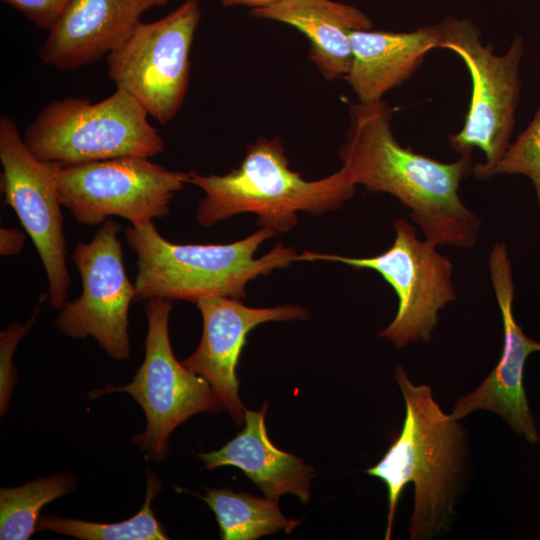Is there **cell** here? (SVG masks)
Masks as SVG:
<instances>
[{
    "label": "cell",
    "instance_id": "7402d4cb",
    "mask_svg": "<svg viewBox=\"0 0 540 540\" xmlns=\"http://www.w3.org/2000/svg\"><path fill=\"white\" fill-rule=\"evenodd\" d=\"M497 174L528 177L540 207V107L528 127L509 145L489 177Z\"/></svg>",
    "mask_w": 540,
    "mask_h": 540
},
{
    "label": "cell",
    "instance_id": "ac0fdd59",
    "mask_svg": "<svg viewBox=\"0 0 540 540\" xmlns=\"http://www.w3.org/2000/svg\"><path fill=\"white\" fill-rule=\"evenodd\" d=\"M252 14L303 33L310 44L309 59L327 80L346 77L352 64L351 33L372 27L362 11L332 0H280Z\"/></svg>",
    "mask_w": 540,
    "mask_h": 540
},
{
    "label": "cell",
    "instance_id": "4316f807",
    "mask_svg": "<svg viewBox=\"0 0 540 540\" xmlns=\"http://www.w3.org/2000/svg\"><path fill=\"white\" fill-rule=\"evenodd\" d=\"M170 0H142V5L144 11H147L148 9L155 7V6H163L167 4Z\"/></svg>",
    "mask_w": 540,
    "mask_h": 540
},
{
    "label": "cell",
    "instance_id": "277c9868",
    "mask_svg": "<svg viewBox=\"0 0 540 540\" xmlns=\"http://www.w3.org/2000/svg\"><path fill=\"white\" fill-rule=\"evenodd\" d=\"M276 234L265 227L228 244H176L152 220L131 225L125 237L137 256L134 302L149 299L197 302L206 297H246L247 284L260 275L297 262L291 246L278 243L256 258L259 246Z\"/></svg>",
    "mask_w": 540,
    "mask_h": 540
},
{
    "label": "cell",
    "instance_id": "44dd1931",
    "mask_svg": "<svg viewBox=\"0 0 540 540\" xmlns=\"http://www.w3.org/2000/svg\"><path fill=\"white\" fill-rule=\"evenodd\" d=\"M162 489L155 472L147 468L146 497L141 510L117 523H97L59 516H41L37 531L49 530L82 540H163L169 539L151 508V501Z\"/></svg>",
    "mask_w": 540,
    "mask_h": 540
},
{
    "label": "cell",
    "instance_id": "5bb4252c",
    "mask_svg": "<svg viewBox=\"0 0 540 540\" xmlns=\"http://www.w3.org/2000/svg\"><path fill=\"white\" fill-rule=\"evenodd\" d=\"M195 305L202 315V337L196 350L182 364L205 378L223 408L237 424H242L246 409L239 397L236 369L247 335L262 323L305 320L309 313L299 305L248 307L226 296L202 298Z\"/></svg>",
    "mask_w": 540,
    "mask_h": 540
},
{
    "label": "cell",
    "instance_id": "d6986e66",
    "mask_svg": "<svg viewBox=\"0 0 540 540\" xmlns=\"http://www.w3.org/2000/svg\"><path fill=\"white\" fill-rule=\"evenodd\" d=\"M202 499L216 516L222 540H255L283 530L290 533L300 520L286 518L278 501L246 492L223 488H205Z\"/></svg>",
    "mask_w": 540,
    "mask_h": 540
},
{
    "label": "cell",
    "instance_id": "7c38bea8",
    "mask_svg": "<svg viewBox=\"0 0 540 540\" xmlns=\"http://www.w3.org/2000/svg\"><path fill=\"white\" fill-rule=\"evenodd\" d=\"M120 230L119 223L108 219L90 242L75 246L71 258L81 275L82 293L65 304L53 325L74 339L93 337L111 358L125 360L135 287L126 274Z\"/></svg>",
    "mask_w": 540,
    "mask_h": 540
},
{
    "label": "cell",
    "instance_id": "ba28073f",
    "mask_svg": "<svg viewBox=\"0 0 540 540\" xmlns=\"http://www.w3.org/2000/svg\"><path fill=\"white\" fill-rule=\"evenodd\" d=\"M393 244L372 257H346L338 254L304 251L296 261L339 262L354 268L378 272L394 289L397 313L379 333L397 348L419 341L429 342L439 321L438 312L456 299L452 283L453 264L436 249L437 245L417 237V230L405 219L393 223Z\"/></svg>",
    "mask_w": 540,
    "mask_h": 540
},
{
    "label": "cell",
    "instance_id": "7a4b0ae2",
    "mask_svg": "<svg viewBox=\"0 0 540 540\" xmlns=\"http://www.w3.org/2000/svg\"><path fill=\"white\" fill-rule=\"evenodd\" d=\"M405 403L398 437L381 460L366 470L388 492L385 539L391 538L396 508L406 485L414 488L410 539L430 540L444 532L455 513L466 464L463 425L446 414L428 385H415L398 365L394 371Z\"/></svg>",
    "mask_w": 540,
    "mask_h": 540
},
{
    "label": "cell",
    "instance_id": "9a60e30c",
    "mask_svg": "<svg viewBox=\"0 0 540 540\" xmlns=\"http://www.w3.org/2000/svg\"><path fill=\"white\" fill-rule=\"evenodd\" d=\"M142 0H72L43 43L40 60L75 70L117 49L141 22Z\"/></svg>",
    "mask_w": 540,
    "mask_h": 540
},
{
    "label": "cell",
    "instance_id": "d4e9b609",
    "mask_svg": "<svg viewBox=\"0 0 540 540\" xmlns=\"http://www.w3.org/2000/svg\"><path fill=\"white\" fill-rule=\"evenodd\" d=\"M26 236L17 228H0V254L5 257L15 256L21 253Z\"/></svg>",
    "mask_w": 540,
    "mask_h": 540
},
{
    "label": "cell",
    "instance_id": "2e32d148",
    "mask_svg": "<svg viewBox=\"0 0 540 540\" xmlns=\"http://www.w3.org/2000/svg\"><path fill=\"white\" fill-rule=\"evenodd\" d=\"M352 64L346 80L362 104L377 103L402 85L432 49L440 48V26L411 32L356 30L350 35Z\"/></svg>",
    "mask_w": 540,
    "mask_h": 540
},
{
    "label": "cell",
    "instance_id": "ffe728a7",
    "mask_svg": "<svg viewBox=\"0 0 540 540\" xmlns=\"http://www.w3.org/2000/svg\"><path fill=\"white\" fill-rule=\"evenodd\" d=\"M76 478L57 473L20 487L0 489V539L27 540L37 530L41 509L51 501L72 492Z\"/></svg>",
    "mask_w": 540,
    "mask_h": 540
},
{
    "label": "cell",
    "instance_id": "6da1fadb",
    "mask_svg": "<svg viewBox=\"0 0 540 540\" xmlns=\"http://www.w3.org/2000/svg\"><path fill=\"white\" fill-rule=\"evenodd\" d=\"M349 116L339 157L355 183L396 197L435 245L473 247L481 219L458 193L461 181L473 172L471 153L443 163L403 147L392 131V109L383 100L358 102Z\"/></svg>",
    "mask_w": 540,
    "mask_h": 540
},
{
    "label": "cell",
    "instance_id": "3957f363",
    "mask_svg": "<svg viewBox=\"0 0 540 540\" xmlns=\"http://www.w3.org/2000/svg\"><path fill=\"white\" fill-rule=\"evenodd\" d=\"M188 183L204 192L197 208V221L203 227L253 213L260 227L276 235L297 224L298 212L320 215L341 207L354 196L357 185L344 167L322 179H304L290 169L277 137L258 138L247 147L240 165L226 174L189 171Z\"/></svg>",
    "mask_w": 540,
    "mask_h": 540
},
{
    "label": "cell",
    "instance_id": "484cf974",
    "mask_svg": "<svg viewBox=\"0 0 540 540\" xmlns=\"http://www.w3.org/2000/svg\"><path fill=\"white\" fill-rule=\"evenodd\" d=\"M225 7L231 6H248L253 9L263 8L274 4L280 0H220Z\"/></svg>",
    "mask_w": 540,
    "mask_h": 540
},
{
    "label": "cell",
    "instance_id": "52a82bcc",
    "mask_svg": "<svg viewBox=\"0 0 540 540\" xmlns=\"http://www.w3.org/2000/svg\"><path fill=\"white\" fill-rule=\"evenodd\" d=\"M172 308L171 300H147L145 357L132 382L119 387L107 385L89 393L95 399L106 393L126 392L139 403L147 423L133 441L154 461L166 457L168 437L179 424L196 413H218L223 409L209 382L176 359L168 329Z\"/></svg>",
    "mask_w": 540,
    "mask_h": 540
},
{
    "label": "cell",
    "instance_id": "9c48e42d",
    "mask_svg": "<svg viewBox=\"0 0 540 540\" xmlns=\"http://www.w3.org/2000/svg\"><path fill=\"white\" fill-rule=\"evenodd\" d=\"M201 18L198 0H186L165 17L140 22L106 56L108 77L159 123L180 111L190 80V51Z\"/></svg>",
    "mask_w": 540,
    "mask_h": 540
},
{
    "label": "cell",
    "instance_id": "603a6c76",
    "mask_svg": "<svg viewBox=\"0 0 540 540\" xmlns=\"http://www.w3.org/2000/svg\"><path fill=\"white\" fill-rule=\"evenodd\" d=\"M48 294H41L38 298L37 305L30 319L25 324H18L12 322L8 325L5 331L0 335V359H1V389H0V402H1V415H3L7 409L10 394L14 385V366H13V354L18 342L28 333L31 327L34 325L41 306L45 303Z\"/></svg>",
    "mask_w": 540,
    "mask_h": 540
},
{
    "label": "cell",
    "instance_id": "cb8c5ba5",
    "mask_svg": "<svg viewBox=\"0 0 540 540\" xmlns=\"http://www.w3.org/2000/svg\"><path fill=\"white\" fill-rule=\"evenodd\" d=\"M22 12L30 21L50 31L72 0H1Z\"/></svg>",
    "mask_w": 540,
    "mask_h": 540
},
{
    "label": "cell",
    "instance_id": "e0dca14e",
    "mask_svg": "<svg viewBox=\"0 0 540 540\" xmlns=\"http://www.w3.org/2000/svg\"><path fill=\"white\" fill-rule=\"evenodd\" d=\"M268 403L260 411L246 410L245 426L219 450L200 453L203 469L234 466L243 471L270 499L286 493L294 494L303 504L310 500L314 469L291 453L277 448L268 437L265 414Z\"/></svg>",
    "mask_w": 540,
    "mask_h": 540
},
{
    "label": "cell",
    "instance_id": "8992f818",
    "mask_svg": "<svg viewBox=\"0 0 540 540\" xmlns=\"http://www.w3.org/2000/svg\"><path fill=\"white\" fill-rule=\"evenodd\" d=\"M440 48L456 53L465 63L472 82L469 110L462 129L448 137L451 148L461 154L481 149L485 163L473 173L487 179L510 145L519 102L520 63L524 43L516 36L505 54H494L481 40L480 29L470 20L447 18L440 25Z\"/></svg>",
    "mask_w": 540,
    "mask_h": 540
},
{
    "label": "cell",
    "instance_id": "5b68a950",
    "mask_svg": "<svg viewBox=\"0 0 540 540\" xmlns=\"http://www.w3.org/2000/svg\"><path fill=\"white\" fill-rule=\"evenodd\" d=\"M147 117L123 89L96 103L67 97L46 105L25 129L23 140L36 158L59 165L150 158L165 151V142Z\"/></svg>",
    "mask_w": 540,
    "mask_h": 540
},
{
    "label": "cell",
    "instance_id": "30bf717a",
    "mask_svg": "<svg viewBox=\"0 0 540 540\" xmlns=\"http://www.w3.org/2000/svg\"><path fill=\"white\" fill-rule=\"evenodd\" d=\"M188 179L189 172L169 170L149 157L123 156L61 165L57 191L79 224L95 226L119 216L136 225L167 216Z\"/></svg>",
    "mask_w": 540,
    "mask_h": 540
},
{
    "label": "cell",
    "instance_id": "8fae6325",
    "mask_svg": "<svg viewBox=\"0 0 540 540\" xmlns=\"http://www.w3.org/2000/svg\"><path fill=\"white\" fill-rule=\"evenodd\" d=\"M0 161L5 204L33 241L48 279L49 303L61 310L68 302L71 284L57 191L61 165L36 158L8 116L0 119Z\"/></svg>",
    "mask_w": 540,
    "mask_h": 540
},
{
    "label": "cell",
    "instance_id": "4fadbf2b",
    "mask_svg": "<svg viewBox=\"0 0 540 540\" xmlns=\"http://www.w3.org/2000/svg\"><path fill=\"white\" fill-rule=\"evenodd\" d=\"M488 264L502 315V354L481 384L458 399L451 415L460 420L478 410L496 413L513 431L523 435L528 443L535 444L539 436L523 386V372L528 356L540 351V342L527 337L515 320L513 273L505 243L494 245Z\"/></svg>",
    "mask_w": 540,
    "mask_h": 540
}]
</instances>
